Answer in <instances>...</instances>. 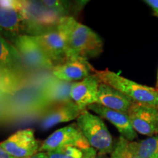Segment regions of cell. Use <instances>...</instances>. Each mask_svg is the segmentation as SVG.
<instances>
[{"label":"cell","instance_id":"obj_11","mask_svg":"<svg viewBox=\"0 0 158 158\" xmlns=\"http://www.w3.org/2000/svg\"><path fill=\"white\" fill-rule=\"evenodd\" d=\"M100 81L94 73L78 82L72 83L70 97L72 101L81 109H87L98 102V92Z\"/></svg>","mask_w":158,"mask_h":158},{"label":"cell","instance_id":"obj_16","mask_svg":"<svg viewBox=\"0 0 158 158\" xmlns=\"http://www.w3.org/2000/svg\"><path fill=\"white\" fill-rule=\"evenodd\" d=\"M133 101L125 94L103 83L99 85L97 103L118 111L127 113Z\"/></svg>","mask_w":158,"mask_h":158},{"label":"cell","instance_id":"obj_15","mask_svg":"<svg viewBox=\"0 0 158 158\" xmlns=\"http://www.w3.org/2000/svg\"><path fill=\"white\" fill-rule=\"evenodd\" d=\"M84 110L72 100L56 105L51 108L45 114L41 122V127L47 130L62 122L77 119Z\"/></svg>","mask_w":158,"mask_h":158},{"label":"cell","instance_id":"obj_13","mask_svg":"<svg viewBox=\"0 0 158 158\" xmlns=\"http://www.w3.org/2000/svg\"><path fill=\"white\" fill-rule=\"evenodd\" d=\"M87 109L92 110L100 117L108 120L114 124L118 133L121 134V136L125 139L130 141H134L137 138V133L133 129L127 113L110 109L98 103L91 105Z\"/></svg>","mask_w":158,"mask_h":158},{"label":"cell","instance_id":"obj_12","mask_svg":"<svg viewBox=\"0 0 158 158\" xmlns=\"http://www.w3.org/2000/svg\"><path fill=\"white\" fill-rule=\"evenodd\" d=\"M94 68L87 59H70L62 64L56 65L52 69L55 78L67 82L81 81L94 73Z\"/></svg>","mask_w":158,"mask_h":158},{"label":"cell","instance_id":"obj_1","mask_svg":"<svg viewBox=\"0 0 158 158\" xmlns=\"http://www.w3.org/2000/svg\"><path fill=\"white\" fill-rule=\"evenodd\" d=\"M59 26L66 35L70 59L93 58L103 51V42L100 37L73 17H63Z\"/></svg>","mask_w":158,"mask_h":158},{"label":"cell","instance_id":"obj_10","mask_svg":"<svg viewBox=\"0 0 158 158\" xmlns=\"http://www.w3.org/2000/svg\"><path fill=\"white\" fill-rule=\"evenodd\" d=\"M127 114L136 133L148 137L157 135V108L147 104L133 102Z\"/></svg>","mask_w":158,"mask_h":158},{"label":"cell","instance_id":"obj_17","mask_svg":"<svg viewBox=\"0 0 158 158\" xmlns=\"http://www.w3.org/2000/svg\"><path fill=\"white\" fill-rule=\"evenodd\" d=\"M72 83L59 80L56 78V81L48 85L45 91L43 92L42 102H44L45 106L56 105L63 102L70 101V90Z\"/></svg>","mask_w":158,"mask_h":158},{"label":"cell","instance_id":"obj_25","mask_svg":"<svg viewBox=\"0 0 158 158\" xmlns=\"http://www.w3.org/2000/svg\"><path fill=\"white\" fill-rule=\"evenodd\" d=\"M156 88L158 89V70H157V81H156Z\"/></svg>","mask_w":158,"mask_h":158},{"label":"cell","instance_id":"obj_24","mask_svg":"<svg viewBox=\"0 0 158 158\" xmlns=\"http://www.w3.org/2000/svg\"><path fill=\"white\" fill-rule=\"evenodd\" d=\"M0 158H14L8 155L3 149L0 147Z\"/></svg>","mask_w":158,"mask_h":158},{"label":"cell","instance_id":"obj_27","mask_svg":"<svg viewBox=\"0 0 158 158\" xmlns=\"http://www.w3.org/2000/svg\"><path fill=\"white\" fill-rule=\"evenodd\" d=\"M95 158H98V157H95Z\"/></svg>","mask_w":158,"mask_h":158},{"label":"cell","instance_id":"obj_7","mask_svg":"<svg viewBox=\"0 0 158 158\" xmlns=\"http://www.w3.org/2000/svg\"><path fill=\"white\" fill-rule=\"evenodd\" d=\"M31 37L52 62L54 67L70 59L66 35L59 26L47 34Z\"/></svg>","mask_w":158,"mask_h":158},{"label":"cell","instance_id":"obj_2","mask_svg":"<svg viewBox=\"0 0 158 158\" xmlns=\"http://www.w3.org/2000/svg\"><path fill=\"white\" fill-rule=\"evenodd\" d=\"M94 74L100 83L112 86L130 98L134 102L147 104L158 108V89L138 84L108 69L97 70Z\"/></svg>","mask_w":158,"mask_h":158},{"label":"cell","instance_id":"obj_4","mask_svg":"<svg viewBox=\"0 0 158 158\" xmlns=\"http://www.w3.org/2000/svg\"><path fill=\"white\" fill-rule=\"evenodd\" d=\"M76 124L90 147L96 150L98 155L111 154L114 147L113 138L101 117L86 109L76 119Z\"/></svg>","mask_w":158,"mask_h":158},{"label":"cell","instance_id":"obj_26","mask_svg":"<svg viewBox=\"0 0 158 158\" xmlns=\"http://www.w3.org/2000/svg\"><path fill=\"white\" fill-rule=\"evenodd\" d=\"M106 158H111V157H106Z\"/></svg>","mask_w":158,"mask_h":158},{"label":"cell","instance_id":"obj_3","mask_svg":"<svg viewBox=\"0 0 158 158\" xmlns=\"http://www.w3.org/2000/svg\"><path fill=\"white\" fill-rule=\"evenodd\" d=\"M26 25V35L39 36L56 29L63 18L46 7L41 1L21 0Z\"/></svg>","mask_w":158,"mask_h":158},{"label":"cell","instance_id":"obj_22","mask_svg":"<svg viewBox=\"0 0 158 158\" xmlns=\"http://www.w3.org/2000/svg\"><path fill=\"white\" fill-rule=\"evenodd\" d=\"M144 2L149 6L154 14L158 18V0H146Z\"/></svg>","mask_w":158,"mask_h":158},{"label":"cell","instance_id":"obj_14","mask_svg":"<svg viewBox=\"0 0 158 158\" xmlns=\"http://www.w3.org/2000/svg\"><path fill=\"white\" fill-rule=\"evenodd\" d=\"M25 65L16 48L0 35V73L16 76L23 73Z\"/></svg>","mask_w":158,"mask_h":158},{"label":"cell","instance_id":"obj_5","mask_svg":"<svg viewBox=\"0 0 158 158\" xmlns=\"http://www.w3.org/2000/svg\"><path fill=\"white\" fill-rule=\"evenodd\" d=\"M26 35V25L21 0H0V35L13 43Z\"/></svg>","mask_w":158,"mask_h":158},{"label":"cell","instance_id":"obj_18","mask_svg":"<svg viewBox=\"0 0 158 158\" xmlns=\"http://www.w3.org/2000/svg\"><path fill=\"white\" fill-rule=\"evenodd\" d=\"M48 158H95L98 152L92 147L81 149L76 147L59 148L47 152Z\"/></svg>","mask_w":158,"mask_h":158},{"label":"cell","instance_id":"obj_8","mask_svg":"<svg viewBox=\"0 0 158 158\" xmlns=\"http://www.w3.org/2000/svg\"><path fill=\"white\" fill-rule=\"evenodd\" d=\"M65 147H76L81 149L91 147L77 124H72L54 132L41 143L39 152H48Z\"/></svg>","mask_w":158,"mask_h":158},{"label":"cell","instance_id":"obj_19","mask_svg":"<svg viewBox=\"0 0 158 158\" xmlns=\"http://www.w3.org/2000/svg\"><path fill=\"white\" fill-rule=\"evenodd\" d=\"M133 144L141 158H158V134L141 141H133Z\"/></svg>","mask_w":158,"mask_h":158},{"label":"cell","instance_id":"obj_9","mask_svg":"<svg viewBox=\"0 0 158 158\" xmlns=\"http://www.w3.org/2000/svg\"><path fill=\"white\" fill-rule=\"evenodd\" d=\"M12 44L19 52L25 68L31 70H52L54 68V64L45 56L42 49L31 36L21 35Z\"/></svg>","mask_w":158,"mask_h":158},{"label":"cell","instance_id":"obj_6","mask_svg":"<svg viewBox=\"0 0 158 158\" xmlns=\"http://www.w3.org/2000/svg\"><path fill=\"white\" fill-rule=\"evenodd\" d=\"M41 143L36 139L32 129L15 132L0 143V147L14 158H25L39 152Z\"/></svg>","mask_w":158,"mask_h":158},{"label":"cell","instance_id":"obj_20","mask_svg":"<svg viewBox=\"0 0 158 158\" xmlns=\"http://www.w3.org/2000/svg\"><path fill=\"white\" fill-rule=\"evenodd\" d=\"M111 158H141L134 147L133 141H130L120 136L110 154Z\"/></svg>","mask_w":158,"mask_h":158},{"label":"cell","instance_id":"obj_23","mask_svg":"<svg viewBox=\"0 0 158 158\" xmlns=\"http://www.w3.org/2000/svg\"><path fill=\"white\" fill-rule=\"evenodd\" d=\"M25 158H48V155H47V152H37L34 155Z\"/></svg>","mask_w":158,"mask_h":158},{"label":"cell","instance_id":"obj_21","mask_svg":"<svg viewBox=\"0 0 158 158\" xmlns=\"http://www.w3.org/2000/svg\"><path fill=\"white\" fill-rule=\"evenodd\" d=\"M45 7H48L51 10L56 12L63 17H66L64 14L68 10V2L63 1H56V0H44L41 1Z\"/></svg>","mask_w":158,"mask_h":158}]
</instances>
